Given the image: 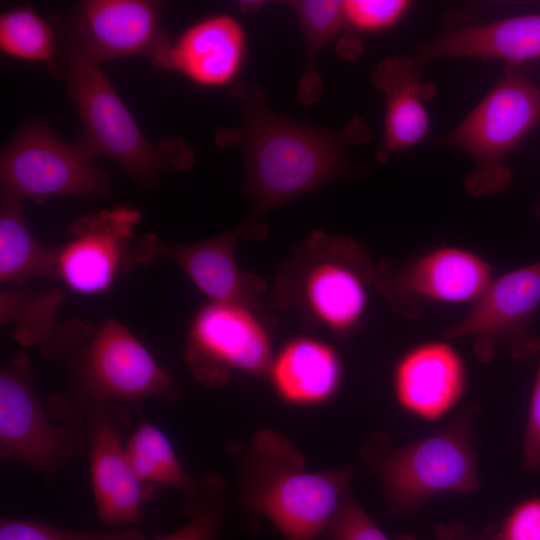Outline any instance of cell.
I'll return each mask as SVG.
<instances>
[{
  "instance_id": "8fae6325",
  "label": "cell",
  "mask_w": 540,
  "mask_h": 540,
  "mask_svg": "<svg viewBox=\"0 0 540 540\" xmlns=\"http://www.w3.org/2000/svg\"><path fill=\"white\" fill-rule=\"evenodd\" d=\"M539 307L540 260L493 279L443 336L471 338L473 352L481 362H490L502 345L513 358L525 360L540 351V338L531 330Z\"/></svg>"
},
{
  "instance_id": "8992f818",
  "label": "cell",
  "mask_w": 540,
  "mask_h": 540,
  "mask_svg": "<svg viewBox=\"0 0 540 540\" xmlns=\"http://www.w3.org/2000/svg\"><path fill=\"white\" fill-rule=\"evenodd\" d=\"M473 408L448 425L399 448H373L366 457L377 473L391 508L410 512L428 498L472 493L479 488Z\"/></svg>"
},
{
  "instance_id": "3957f363",
  "label": "cell",
  "mask_w": 540,
  "mask_h": 540,
  "mask_svg": "<svg viewBox=\"0 0 540 540\" xmlns=\"http://www.w3.org/2000/svg\"><path fill=\"white\" fill-rule=\"evenodd\" d=\"M241 455L243 504L286 540H314L328 530L350 493L351 468L308 471L293 443L274 431L257 432Z\"/></svg>"
},
{
  "instance_id": "ffe728a7",
  "label": "cell",
  "mask_w": 540,
  "mask_h": 540,
  "mask_svg": "<svg viewBox=\"0 0 540 540\" xmlns=\"http://www.w3.org/2000/svg\"><path fill=\"white\" fill-rule=\"evenodd\" d=\"M458 57L494 58L511 66L540 58V14L459 28L422 45L417 52L418 62Z\"/></svg>"
},
{
  "instance_id": "9c48e42d",
  "label": "cell",
  "mask_w": 540,
  "mask_h": 540,
  "mask_svg": "<svg viewBox=\"0 0 540 540\" xmlns=\"http://www.w3.org/2000/svg\"><path fill=\"white\" fill-rule=\"evenodd\" d=\"M95 159L82 142L70 144L48 125L30 123L2 150L0 190L40 202L58 196L106 195L111 178Z\"/></svg>"
},
{
  "instance_id": "e0dca14e",
  "label": "cell",
  "mask_w": 540,
  "mask_h": 540,
  "mask_svg": "<svg viewBox=\"0 0 540 540\" xmlns=\"http://www.w3.org/2000/svg\"><path fill=\"white\" fill-rule=\"evenodd\" d=\"M466 371L457 350L431 341L408 350L397 362L393 387L398 403L425 420L448 413L463 396Z\"/></svg>"
},
{
  "instance_id": "4fadbf2b",
  "label": "cell",
  "mask_w": 540,
  "mask_h": 540,
  "mask_svg": "<svg viewBox=\"0 0 540 540\" xmlns=\"http://www.w3.org/2000/svg\"><path fill=\"white\" fill-rule=\"evenodd\" d=\"M140 221V211L128 205L77 219L66 241L56 247L55 280L83 295L107 292L136 265L135 227Z\"/></svg>"
},
{
  "instance_id": "d4e9b609",
  "label": "cell",
  "mask_w": 540,
  "mask_h": 540,
  "mask_svg": "<svg viewBox=\"0 0 540 540\" xmlns=\"http://www.w3.org/2000/svg\"><path fill=\"white\" fill-rule=\"evenodd\" d=\"M63 302L64 296L59 290L2 291L1 324L14 327L13 337L20 345L40 350L57 325Z\"/></svg>"
},
{
  "instance_id": "9a60e30c",
  "label": "cell",
  "mask_w": 540,
  "mask_h": 540,
  "mask_svg": "<svg viewBox=\"0 0 540 540\" xmlns=\"http://www.w3.org/2000/svg\"><path fill=\"white\" fill-rule=\"evenodd\" d=\"M164 6L147 0L82 1L70 20L66 50L97 64L141 55L161 68L172 43L161 26Z\"/></svg>"
},
{
  "instance_id": "f546056e",
  "label": "cell",
  "mask_w": 540,
  "mask_h": 540,
  "mask_svg": "<svg viewBox=\"0 0 540 540\" xmlns=\"http://www.w3.org/2000/svg\"><path fill=\"white\" fill-rule=\"evenodd\" d=\"M410 6L404 0L342 1L347 23L361 30H378L397 22Z\"/></svg>"
},
{
  "instance_id": "4316f807",
  "label": "cell",
  "mask_w": 540,
  "mask_h": 540,
  "mask_svg": "<svg viewBox=\"0 0 540 540\" xmlns=\"http://www.w3.org/2000/svg\"><path fill=\"white\" fill-rule=\"evenodd\" d=\"M227 489L215 472L199 480L197 492L189 497L185 513L188 520L173 532L156 540H215L222 521Z\"/></svg>"
},
{
  "instance_id": "1f68e13d",
  "label": "cell",
  "mask_w": 540,
  "mask_h": 540,
  "mask_svg": "<svg viewBox=\"0 0 540 540\" xmlns=\"http://www.w3.org/2000/svg\"><path fill=\"white\" fill-rule=\"evenodd\" d=\"M523 463L531 470L540 468V362L536 371L523 440Z\"/></svg>"
},
{
  "instance_id": "6da1fadb",
  "label": "cell",
  "mask_w": 540,
  "mask_h": 540,
  "mask_svg": "<svg viewBox=\"0 0 540 540\" xmlns=\"http://www.w3.org/2000/svg\"><path fill=\"white\" fill-rule=\"evenodd\" d=\"M232 94L241 103L243 120L235 129L221 127L215 139L242 150L250 219L262 222L261 216L277 206L351 174L346 144L362 140L352 126L331 131L277 115L253 84L238 83Z\"/></svg>"
},
{
  "instance_id": "83f0119b",
  "label": "cell",
  "mask_w": 540,
  "mask_h": 540,
  "mask_svg": "<svg viewBox=\"0 0 540 540\" xmlns=\"http://www.w3.org/2000/svg\"><path fill=\"white\" fill-rule=\"evenodd\" d=\"M0 540H146L138 528L129 526L109 531H79L44 522L2 517Z\"/></svg>"
},
{
  "instance_id": "603a6c76",
  "label": "cell",
  "mask_w": 540,
  "mask_h": 540,
  "mask_svg": "<svg viewBox=\"0 0 540 540\" xmlns=\"http://www.w3.org/2000/svg\"><path fill=\"white\" fill-rule=\"evenodd\" d=\"M126 449L139 479L159 489L170 488L188 497L199 488L182 465L170 440L152 422L142 417L126 439Z\"/></svg>"
},
{
  "instance_id": "2e32d148",
  "label": "cell",
  "mask_w": 540,
  "mask_h": 540,
  "mask_svg": "<svg viewBox=\"0 0 540 540\" xmlns=\"http://www.w3.org/2000/svg\"><path fill=\"white\" fill-rule=\"evenodd\" d=\"M90 479L98 518L112 529L129 527L141 518L143 504L159 488L142 482L130 462L126 439L131 409L110 404L88 419Z\"/></svg>"
},
{
  "instance_id": "7c38bea8",
  "label": "cell",
  "mask_w": 540,
  "mask_h": 540,
  "mask_svg": "<svg viewBox=\"0 0 540 540\" xmlns=\"http://www.w3.org/2000/svg\"><path fill=\"white\" fill-rule=\"evenodd\" d=\"M266 232L265 225L246 219L230 231L194 243H171L148 233L137 239L135 263L144 266L160 257L170 259L210 301L244 304L268 317L262 302L266 283L243 270L235 255L239 238L261 239Z\"/></svg>"
},
{
  "instance_id": "d6a6232c",
  "label": "cell",
  "mask_w": 540,
  "mask_h": 540,
  "mask_svg": "<svg viewBox=\"0 0 540 540\" xmlns=\"http://www.w3.org/2000/svg\"><path fill=\"white\" fill-rule=\"evenodd\" d=\"M435 537L436 540H496L495 537L471 534L466 527L457 522L437 525Z\"/></svg>"
},
{
  "instance_id": "ba28073f",
  "label": "cell",
  "mask_w": 540,
  "mask_h": 540,
  "mask_svg": "<svg viewBox=\"0 0 540 540\" xmlns=\"http://www.w3.org/2000/svg\"><path fill=\"white\" fill-rule=\"evenodd\" d=\"M88 421H55L42 404L24 352L0 369V457L52 477L72 460L87 456Z\"/></svg>"
},
{
  "instance_id": "4dcf8cb0",
  "label": "cell",
  "mask_w": 540,
  "mask_h": 540,
  "mask_svg": "<svg viewBox=\"0 0 540 540\" xmlns=\"http://www.w3.org/2000/svg\"><path fill=\"white\" fill-rule=\"evenodd\" d=\"M495 539L540 540V499H528L514 507Z\"/></svg>"
},
{
  "instance_id": "44dd1931",
  "label": "cell",
  "mask_w": 540,
  "mask_h": 540,
  "mask_svg": "<svg viewBox=\"0 0 540 540\" xmlns=\"http://www.w3.org/2000/svg\"><path fill=\"white\" fill-rule=\"evenodd\" d=\"M277 395L293 405H316L331 399L342 380L337 351L327 342L297 336L283 344L267 374Z\"/></svg>"
},
{
  "instance_id": "277c9868",
  "label": "cell",
  "mask_w": 540,
  "mask_h": 540,
  "mask_svg": "<svg viewBox=\"0 0 540 540\" xmlns=\"http://www.w3.org/2000/svg\"><path fill=\"white\" fill-rule=\"evenodd\" d=\"M376 273L377 264L352 237L315 230L281 266L273 298L281 308L298 310L308 328L345 337L365 315Z\"/></svg>"
},
{
  "instance_id": "7402d4cb",
  "label": "cell",
  "mask_w": 540,
  "mask_h": 540,
  "mask_svg": "<svg viewBox=\"0 0 540 540\" xmlns=\"http://www.w3.org/2000/svg\"><path fill=\"white\" fill-rule=\"evenodd\" d=\"M0 281L22 285L34 277L55 280L56 247L38 243L22 212V199L0 190Z\"/></svg>"
},
{
  "instance_id": "52a82bcc",
  "label": "cell",
  "mask_w": 540,
  "mask_h": 540,
  "mask_svg": "<svg viewBox=\"0 0 540 540\" xmlns=\"http://www.w3.org/2000/svg\"><path fill=\"white\" fill-rule=\"evenodd\" d=\"M540 124V89L515 66L504 74L480 103L441 143L460 148L475 166L464 178L470 196L505 191L512 180L505 157Z\"/></svg>"
},
{
  "instance_id": "30bf717a",
  "label": "cell",
  "mask_w": 540,
  "mask_h": 540,
  "mask_svg": "<svg viewBox=\"0 0 540 540\" xmlns=\"http://www.w3.org/2000/svg\"><path fill=\"white\" fill-rule=\"evenodd\" d=\"M270 319L247 305L209 301L191 318L184 361L202 385L226 384L233 370L266 375L272 361Z\"/></svg>"
},
{
  "instance_id": "d6986e66",
  "label": "cell",
  "mask_w": 540,
  "mask_h": 540,
  "mask_svg": "<svg viewBox=\"0 0 540 540\" xmlns=\"http://www.w3.org/2000/svg\"><path fill=\"white\" fill-rule=\"evenodd\" d=\"M244 46V32L234 18L210 17L171 43L161 68L176 70L204 86H222L237 74Z\"/></svg>"
},
{
  "instance_id": "f1b7e54d",
  "label": "cell",
  "mask_w": 540,
  "mask_h": 540,
  "mask_svg": "<svg viewBox=\"0 0 540 540\" xmlns=\"http://www.w3.org/2000/svg\"><path fill=\"white\" fill-rule=\"evenodd\" d=\"M331 540H391L349 493L328 528ZM395 540H417L402 535Z\"/></svg>"
},
{
  "instance_id": "5bb4252c",
  "label": "cell",
  "mask_w": 540,
  "mask_h": 540,
  "mask_svg": "<svg viewBox=\"0 0 540 540\" xmlns=\"http://www.w3.org/2000/svg\"><path fill=\"white\" fill-rule=\"evenodd\" d=\"M493 280L492 267L458 247L432 250L406 265L377 264L374 289L405 318L420 315V301L474 303Z\"/></svg>"
},
{
  "instance_id": "7a4b0ae2",
  "label": "cell",
  "mask_w": 540,
  "mask_h": 540,
  "mask_svg": "<svg viewBox=\"0 0 540 540\" xmlns=\"http://www.w3.org/2000/svg\"><path fill=\"white\" fill-rule=\"evenodd\" d=\"M39 351L67 376L66 389L45 402L57 422H86L110 404L136 406L147 399L174 402L180 397L177 381L115 318L99 324L75 318L57 323Z\"/></svg>"
},
{
  "instance_id": "ac0fdd59",
  "label": "cell",
  "mask_w": 540,
  "mask_h": 540,
  "mask_svg": "<svg viewBox=\"0 0 540 540\" xmlns=\"http://www.w3.org/2000/svg\"><path fill=\"white\" fill-rule=\"evenodd\" d=\"M418 63L397 55L382 60L374 69L373 84L386 99L383 136L376 153L380 162L417 144L428 133L424 102L435 95L436 87L422 81Z\"/></svg>"
},
{
  "instance_id": "5b68a950",
  "label": "cell",
  "mask_w": 540,
  "mask_h": 540,
  "mask_svg": "<svg viewBox=\"0 0 540 540\" xmlns=\"http://www.w3.org/2000/svg\"><path fill=\"white\" fill-rule=\"evenodd\" d=\"M67 91L82 121L81 141L96 157L116 161L141 187L166 170L191 167L194 154L178 137L153 145L144 135L100 64L67 52Z\"/></svg>"
},
{
  "instance_id": "484cf974",
  "label": "cell",
  "mask_w": 540,
  "mask_h": 540,
  "mask_svg": "<svg viewBox=\"0 0 540 540\" xmlns=\"http://www.w3.org/2000/svg\"><path fill=\"white\" fill-rule=\"evenodd\" d=\"M0 47L11 57L33 62H52L57 54L52 28L28 6L1 14Z\"/></svg>"
},
{
  "instance_id": "cb8c5ba5",
  "label": "cell",
  "mask_w": 540,
  "mask_h": 540,
  "mask_svg": "<svg viewBox=\"0 0 540 540\" xmlns=\"http://www.w3.org/2000/svg\"><path fill=\"white\" fill-rule=\"evenodd\" d=\"M296 11L305 39V64L298 85V97L304 104L317 101L323 84L317 73L318 56L325 45L346 27L342 1L302 0L288 2Z\"/></svg>"
},
{
  "instance_id": "836d02e7",
  "label": "cell",
  "mask_w": 540,
  "mask_h": 540,
  "mask_svg": "<svg viewBox=\"0 0 540 540\" xmlns=\"http://www.w3.org/2000/svg\"><path fill=\"white\" fill-rule=\"evenodd\" d=\"M262 5V2L260 1H243V2H240V7L242 8V10H246L248 8H250V10L254 9L255 7L258 8Z\"/></svg>"
}]
</instances>
